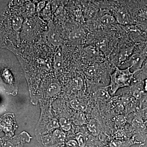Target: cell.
<instances>
[{
    "instance_id": "obj_1",
    "label": "cell",
    "mask_w": 147,
    "mask_h": 147,
    "mask_svg": "<svg viewBox=\"0 0 147 147\" xmlns=\"http://www.w3.org/2000/svg\"><path fill=\"white\" fill-rule=\"evenodd\" d=\"M130 66L124 69L116 67L115 71L110 75V83L106 86L110 89L112 95H114L121 88L129 86L131 79L136 71L131 72Z\"/></svg>"
},
{
    "instance_id": "obj_2",
    "label": "cell",
    "mask_w": 147,
    "mask_h": 147,
    "mask_svg": "<svg viewBox=\"0 0 147 147\" xmlns=\"http://www.w3.org/2000/svg\"><path fill=\"white\" fill-rule=\"evenodd\" d=\"M32 137L27 132H22L12 139H4L1 142L3 147H23L26 143H28Z\"/></svg>"
},
{
    "instance_id": "obj_3",
    "label": "cell",
    "mask_w": 147,
    "mask_h": 147,
    "mask_svg": "<svg viewBox=\"0 0 147 147\" xmlns=\"http://www.w3.org/2000/svg\"><path fill=\"white\" fill-rule=\"evenodd\" d=\"M16 127L14 117L12 114L5 115L0 119V129L3 130L8 136H13Z\"/></svg>"
},
{
    "instance_id": "obj_4",
    "label": "cell",
    "mask_w": 147,
    "mask_h": 147,
    "mask_svg": "<svg viewBox=\"0 0 147 147\" xmlns=\"http://www.w3.org/2000/svg\"><path fill=\"white\" fill-rule=\"evenodd\" d=\"M134 144L135 143L132 139L124 141L112 139L109 140L102 147H130Z\"/></svg>"
},
{
    "instance_id": "obj_5",
    "label": "cell",
    "mask_w": 147,
    "mask_h": 147,
    "mask_svg": "<svg viewBox=\"0 0 147 147\" xmlns=\"http://www.w3.org/2000/svg\"><path fill=\"white\" fill-rule=\"evenodd\" d=\"M88 130L94 137H98L101 134V127L97 120L91 119L87 124Z\"/></svg>"
},
{
    "instance_id": "obj_6",
    "label": "cell",
    "mask_w": 147,
    "mask_h": 147,
    "mask_svg": "<svg viewBox=\"0 0 147 147\" xmlns=\"http://www.w3.org/2000/svg\"><path fill=\"white\" fill-rule=\"evenodd\" d=\"M110 122L113 124L116 129L124 128L128 122L127 117L124 114L114 116L111 119Z\"/></svg>"
},
{
    "instance_id": "obj_7",
    "label": "cell",
    "mask_w": 147,
    "mask_h": 147,
    "mask_svg": "<svg viewBox=\"0 0 147 147\" xmlns=\"http://www.w3.org/2000/svg\"><path fill=\"white\" fill-rule=\"evenodd\" d=\"M108 88L106 86L98 89L96 92V95L97 98L104 101H108L110 100L112 96L108 91Z\"/></svg>"
},
{
    "instance_id": "obj_8",
    "label": "cell",
    "mask_w": 147,
    "mask_h": 147,
    "mask_svg": "<svg viewBox=\"0 0 147 147\" xmlns=\"http://www.w3.org/2000/svg\"><path fill=\"white\" fill-rule=\"evenodd\" d=\"M116 20L119 24L126 25L129 23V18L125 11L121 10L117 11L116 15Z\"/></svg>"
},
{
    "instance_id": "obj_9",
    "label": "cell",
    "mask_w": 147,
    "mask_h": 147,
    "mask_svg": "<svg viewBox=\"0 0 147 147\" xmlns=\"http://www.w3.org/2000/svg\"><path fill=\"white\" fill-rule=\"evenodd\" d=\"M100 21L101 24L105 26H110L114 25L117 21L114 16L108 14L102 16L100 18Z\"/></svg>"
},
{
    "instance_id": "obj_10",
    "label": "cell",
    "mask_w": 147,
    "mask_h": 147,
    "mask_svg": "<svg viewBox=\"0 0 147 147\" xmlns=\"http://www.w3.org/2000/svg\"><path fill=\"white\" fill-rule=\"evenodd\" d=\"M85 34V32L83 29H77L70 34L69 36V39L73 41H77L82 39Z\"/></svg>"
},
{
    "instance_id": "obj_11",
    "label": "cell",
    "mask_w": 147,
    "mask_h": 147,
    "mask_svg": "<svg viewBox=\"0 0 147 147\" xmlns=\"http://www.w3.org/2000/svg\"><path fill=\"white\" fill-rule=\"evenodd\" d=\"M76 139L78 146L79 147H87L88 142L86 135L83 133H78L76 134Z\"/></svg>"
},
{
    "instance_id": "obj_12",
    "label": "cell",
    "mask_w": 147,
    "mask_h": 147,
    "mask_svg": "<svg viewBox=\"0 0 147 147\" xmlns=\"http://www.w3.org/2000/svg\"><path fill=\"white\" fill-rule=\"evenodd\" d=\"M74 122L77 124L83 125L86 123V119L83 113H80L75 116Z\"/></svg>"
},
{
    "instance_id": "obj_13",
    "label": "cell",
    "mask_w": 147,
    "mask_h": 147,
    "mask_svg": "<svg viewBox=\"0 0 147 147\" xmlns=\"http://www.w3.org/2000/svg\"><path fill=\"white\" fill-rule=\"evenodd\" d=\"M61 124L62 128L66 131H68L71 128V125L69 122L65 119H61Z\"/></svg>"
},
{
    "instance_id": "obj_14",
    "label": "cell",
    "mask_w": 147,
    "mask_h": 147,
    "mask_svg": "<svg viewBox=\"0 0 147 147\" xmlns=\"http://www.w3.org/2000/svg\"><path fill=\"white\" fill-rule=\"evenodd\" d=\"M50 37L52 41H53L55 44H58L60 42V39L59 38V36L56 34H52L50 35Z\"/></svg>"
},
{
    "instance_id": "obj_15",
    "label": "cell",
    "mask_w": 147,
    "mask_h": 147,
    "mask_svg": "<svg viewBox=\"0 0 147 147\" xmlns=\"http://www.w3.org/2000/svg\"><path fill=\"white\" fill-rule=\"evenodd\" d=\"M98 47H99V48L101 49H104V47H106V44H107V43H106V41H105V40H102L101 42H99V43H98Z\"/></svg>"
},
{
    "instance_id": "obj_16",
    "label": "cell",
    "mask_w": 147,
    "mask_h": 147,
    "mask_svg": "<svg viewBox=\"0 0 147 147\" xmlns=\"http://www.w3.org/2000/svg\"><path fill=\"white\" fill-rule=\"evenodd\" d=\"M143 117L144 120L145 124H146L147 128V113H143Z\"/></svg>"
},
{
    "instance_id": "obj_17",
    "label": "cell",
    "mask_w": 147,
    "mask_h": 147,
    "mask_svg": "<svg viewBox=\"0 0 147 147\" xmlns=\"http://www.w3.org/2000/svg\"><path fill=\"white\" fill-rule=\"evenodd\" d=\"M144 92H147V79L145 80L144 84Z\"/></svg>"
}]
</instances>
